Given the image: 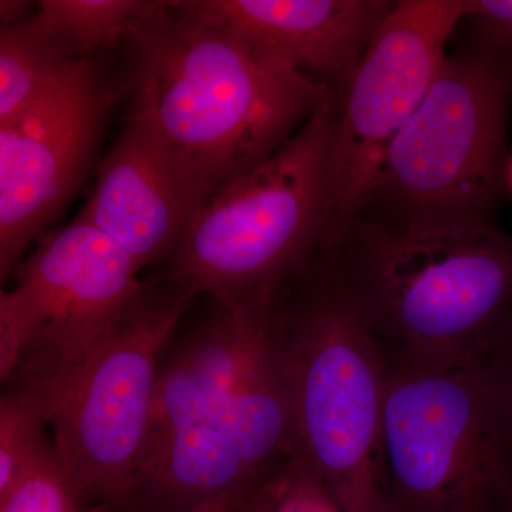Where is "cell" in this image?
I'll list each match as a JSON object with an SVG mask.
<instances>
[{"label":"cell","mask_w":512,"mask_h":512,"mask_svg":"<svg viewBox=\"0 0 512 512\" xmlns=\"http://www.w3.org/2000/svg\"><path fill=\"white\" fill-rule=\"evenodd\" d=\"M126 124L214 194L268 160L336 100L320 83L195 15L164 8L124 43Z\"/></svg>","instance_id":"cell-1"},{"label":"cell","mask_w":512,"mask_h":512,"mask_svg":"<svg viewBox=\"0 0 512 512\" xmlns=\"http://www.w3.org/2000/svg\"><path fill=\"white\" fill-rule=\"evenodd\" d=\"M323 249L386 352L463 365L512 328V235L495 225L392 231L355 221Z\"/></svg>","instance_id":"cell-2"},{"label":"cell","mask_w":512,"mask_h":512,"mask_svg":"<svg viewBox=\"0 0 512 512\" xmlns=\"http://www.w3.org/2000/svg\"><path fill=\"white\" fill-rule=\"evenodd\" d=\"M302 460L346 512H386L379 440L387 362L362 303L320 249L276 296Z\"/></svg>","instance_id":"cell-3"},{"label":"cell","mask_w":512,"mask_h":512,"mask_svg":"<svg viewBox=\"0 0 512 512\" xmlns=\"http://www.w3.org/2000/svg\"><path fill=\"white\" fill-rule=\"evenodd\" d=\"M511 100L512 53L477 43L447 56L356 221L392 231L494 225Z\"/></svg>","instance_id":"cell-4"},{"label":"cell","mask_w":512,"mask_h":512,"mask_svg":"<svg viewBox=\"0 0 512 512\" xmlns=\"http://www.w3.org/2000/svg\"><path fill=\"white\" fill-rule=\"evenodd\" d=\"M336 111L335 100L268 160L215 191L164 275L218 305L274 299L325 245Z\"/></svg>","instance_id":"cell-5"},{"label":"cell","mask_w":512,"mask_h":512,"mask_svg":"<svg viewBox=\"0 0 512 512\" xmlns=\"http://www.w3.org/2000/svg\"><path fill=\"white\" fill-rule=\"evenodd\" d=\"M383 352L377 463L386 512H512L481 360L436 365Z\"/></svg>","instance_id":"cell-6"},{"label":"cell","mask_w":512,"mask_h":512,"mask_svg":"<svg viewBox=\"0 0 512 512\" xmlns=\"http://www.w3.org/2000/svg\"><path fill=\"white\" fill-rule=\"evenodd\" d=\"M0 293V380L52 420L70 383L141 291L140 269L82 215L47 232Z\"/></svg>","instance_id":"cell-7"},{"label":"cell","mask_w":512,"mask_h":512,"mask_svg":"<svg viewBox=\"0 0 512 512\" xmlns=\"http://www.w3.org/2000/svg\"><path fill=\"white\" fill-rule=\"evenodd\" d=\"M197 293L164 275L144 285L64 393L53 444L87 505L123 507L150 433L161 357Z\"/></svg>","instance_id":"cell-8"},{"label":"cell","mask_w":512,"mask_h":512,"mask_svg":"<svg viewBox=\"0 0 512 512\" xmlns=\"http://www.w3.org/2000/svg\"><path fill=\"white\" fill-rule=\"evenodd\" d=\"M261 303L218 305L161 365L146 450L123 507L181 512L221 495L265 487L249 483L239 466L232 406L239 363Z\"/></svg>","instance_id":"cell-9"},{"label":"cell","mask_w":512,"mask_h":512,"mask_svg":"<svg viewBox=\"0 0 512 512\" xmlns=\"http://www.w3.org/2000/svg\"><path fill=\"white\" fill-rule=\"evenodd\" d=\"M466 18V0H400L339 94L328 234L332 247L359 218L387 151L419 109Z\"/></svg>","instance_id":"cell-10"},{"label":"cell","mask_w":512,"mask_h":512,"mask_svg":"<svg viewBox=\"0 0 512 512\" xmlns=\"http://www.w3.org/2000/svg\"><path fill=\"white\" fill-rule=\"evenodd\" d=\"M117 90L96 57L0 124V276L18 269L82 185Z\"/></svg>","instance_id":"cell-11"},{"label":"cell","mask_w":512,"mask_h":512,"mask_svg":"<svg viewBox=\"0 0 512 512\" xmlns=\"http://www.w3.org/2000/svg\"><path fill=\"white\" fill-rule=\"evenodd\" d=\"M188 8L336 96L394 3L382 0H188Z\"/></svg>","instance_id":"cell-12"},{"label":"cell","mask_w":512,"mask_h":512,"mask_svg":"<svg viewBox=\"0 0 512 512\" xmlns=\"http://www.w3.org/2000/svg\"><path fill=\"white\" fill-rule=\"evenodd\" d=\"M208 198L153 138L126 124L79 215L117 242L141 271L173 256Z\"/></svg>","instance_id":"cell-13"},{"label":"cell","mask_w":512,"mask_h":512,"mask_svg":"<svg viewBox=\"0 0 512 512\" xmlns=\"http://www.w3.org/2000/svg\"><path fill=\"white\" fill-rule=\"evenodd\" d=\"M82 60L33 18L0 29V124L32 107Z\"/></svg>","instance_id":"cell-14"},{"label":"cell","mask_w":512,"mask_h":512,"mask_svg":"<svg viewBox=\"0 0 512 512\" xmlns=\"http://www.w3.org/2000/svg\"><path fill=\"white\" fill-rule=\"evenodd\" d=\"M164 5L157 0H42L33 20L79 59H89L124 45Z\"/></svg>","instance_id":"cell-15"},{"label":"cell","mask_w":512,"mask_h":512,"mask_svg":"<svg viewBox=\"0 0 512 512\" xmlns=\"http://www.w3.org/2000/svg\"><path fill=\"white\" fill-rule=\"evenodd\" d=\"M87 508L52 440L0 494V512H87Z\"/></svg>","instance_id":"cell-16"},{"label":"cell","mask_w":512,"mask_h":512,"mask_svg":"<svg viewBox=\"0 0 512 512\" xmlns=\"http://www.w3.org/2000/svg\"><path fill=\"white\" fill-rule=\"evenodd\" d=\"M49 420L28 397L3 392L0 402V494L46 446Z\"/></svg>","instance_id":"cell-17"},{"label":"cell","mask_w":512,"mask_h":512,"mask_svg":"<svg viewBox=\"0 0 512 512\" xmlns=\"http://www.w3.org/2000/svg\"><path fill=\"white\" fill-rule=\"evenodd\" d=\"M480 360L493 392L501 457L512 490V328Z\"/></svg>","instance_id":"cell-18"},{"label":"cell","mask_w":512,"mask_h":512,"mask_svg":"<svg viewBox=\"0 0 512 512\" xmlns=\"http://www.w3.org/2000/svg\"><path fill=\"white\" fill-rule=\"evenodd\" d=\"M271 512H346L313 473L305 460L299 461L284 494Z\"/></svg>","instance_id":"cell-19"},{"label":"cell","mask_w":512,"mask_h":512,"mask_svg":"<svg viewBox=\"0 0 512 512\" xmlns=\"http://www.w3.org/2000/svg\"><path fill=\"white\" fill-rule=\"evenodd\" d=\"M478 43L512 53V0H466Z\"/></svg>","instance_id":"cell-20"},{"label":"cell","mask_w":512,"mask_h":512,"mask_svg":"<svg viewBox=\"0 0 512 512\" xmlns=\"http://www.w3.org/2000/svg\"><path fill=\"white\" fill-rule=\"evenodd\" d=\"M291 477L282 483L249 488L202 501L181 512H271L284 494Z\"/></svg>","instance_id":"cell-21"},{"label":"cell","mask_w":512,"mask_h":512,"mask_svg":"<svg viewBox=\"0 0 512 512\" xmlns=\"http://www.w3.org/2000/svg\"><path fill=\"white\" fill-rule=\"evenodd\" d=\"M37 2L28 0H2L0 2V29L16 28L33 18Z\"/></svg>","instance_id":"cell-22"},{"label":"cell","mask_w":512,"mask_h":512,"mask_svg":"<svg viewBox=\"0 0 512 512\" xmlns=\"http://www.w3.org/2000/svg\"><path fill=\"white\" fill-rule=\"evenodd\" d=\"M510 180H511V184H512V160H511V165H510Z\"/></svg>","instance_id":"cell-23"}]
</instances>
